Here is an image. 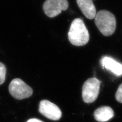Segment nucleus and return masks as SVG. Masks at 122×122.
Here are the masks:
<instances>
[{"label":"nucleus","instance_id":"obj_1","mask_svg":"<svg viewBox=\"0 0 122 122\" xmlns=\"http://www.w3.org/2000/svg\"><path fill=\"white\" fill-rule=\"evenodd\" d=\"M68 39L72 45L77 46H81L88 42L89 31L81 19L76 18L72 21L68 32Z\"/></svg>","mask_w":122,"mask_h":122},{"label":"nucleus","instance_id":"obj_2","mask_svg":"<svg viewBox=\"0 0 122 122\" xmlns=\"http://www.w3.org/2000/svg\"><path fill=\"white\" fill-rule=\"evenodd\" d=\"M95 23L100 32L105 36L112 35L116 29L115 16L107 10L99 11L96 13Z\"/></svg>","mask_w":122,"mask_h":122},{"label":"nucleus","instance_id":"obj_3","mask_svg":"<svg viewBox=\"0 0 122 122\" xmlns=\"http://www.w3.org/2000/svg\"><path fill=\"white\" fill-rule=\"evenodd\" d=\"M100 81L95 77L88 79L84 83L82 96L84 102L91 103L96 100L99 93Z\"/></svg>","mask_w":122,"mask_h":122},{"label":"nucleus","instance_id":"obj_4","mask_svg":"<svg viewBox=\"0 0 122 122\" xmlns=\"http://www.w3.org/2000/svg\"><path fill=\"white\" fill-rule=\"evenodd\" d=\"M9 91L12 96L17 100L29 98L33 94V90L30 86L19 78L14 79L9 86Z\"/></svg>","mask_w":122,"mask_h":122},{"label":"nucleus","instance_id":"obj_5","mask_svg":"<svg viewBox=\"0 0 122 122\" xmlns=\"http://www.w3.org/2000/svg\"><path fill=\"white\" fill-rule=\"evenodd\" d=\"M69 3L67 0H46L43 9L45 14L47 16L55 17L68 9Z\"/></svg>","mask_w":122,"mask_h":122},{"label":"nucleus","instance_id":"obj_6","mask_svg":"<svg viewBox=\"0 0 122 122\" xmlns=\"http://www.w3.org/2000/svg\"><path fill=\"white\" fill-rule=\"evenodd\" d=\"M39 111L43 116L51 120H59L62 117V112L59 107L47 100L40 102Z\"/></svg>","mask_w":122,"mask_h":122},{"label":"nucleus","instance_id":"obj_7","mask_svg":"<svg viewBox=\"0 0 122 122\" xmlns=\"http://www.w3.org/2000/svg\"><path fill=\"white\" fill-rule=\"evenodd\" d=\"M101 64L103 67L110 71L116 76L122 75V64L117 62L111 57L103 56L101 60Z\"/></svg>","mask_w":122,"mask_h":122},{"label":"nucleus","instance_id":"obj_8","mask_svg":"<svg viewBox=\"0 0 122 122\" xmlns=\"http://www.w3.org/2000/svg\"><path fill=\"white\" fill-rule=\"evenodd\" d=\"M77 5L87 18L92 20L96 14V9L92 0H76Z\"/></svg>","mask_w":122,"mask_h":122},{"label":"nucleus","instance_id":"obj_9","mask_svg":"<svg viewBox=\"0 0 122 122\" xmlns=\"http://www.w3.org/2000/svg\"><path fill=\"white\" fill-rule=\"evenodd\" d=\"M94 116L98 122H105L111 119L114 116V112L109 106H102L95 110Z\"/></svg>","mask_w":122,"mask_h":122},{"label":"nucleus","instance_id":"obj_10","mask_svg":"<svg viewBox=\"0 0 122 122\" xmlns=\"http://www.w3.org/2000/svg\"><path fill=\"white\" fill-rule=\"evenodd\" d=\"M6 68L3 63L0 62V85H2L5 81Z\"/></svg>","mask_w":122,"mask_h":122},{"label":"nucleus","instance_id":"obj_11","mask_svg":"<svg viewBox=\"0 0 122 122\" xmlns=\"http://www.w3.org/2000/svg\"><path fill=\"white\" fill-rule=\"evenodd\" d=\"M116 99L118 102L122 103V83L117 90L116 94Z\"/></svg>","mask_w":122,"mask_h":122},{"label":"nucleus","instance_id":"obj_12","mask_svg":"<svg viewBox=\"0 0 122 122\" xmlns=\"http://www.w3.org/2000/svg\"><path fill=\"white\" fill-rule=\"evenodd\" d=\"M26 122H43L37 119H31L29 120Z\"/></svg>","mask_w":122,"mask_h":122}]
</instances>
